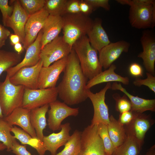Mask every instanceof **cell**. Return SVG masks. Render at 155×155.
Returning <instances> with one entry per match:
<instances>
[{
  "instance_id": "1",
  "label": "cell",
  "mask_w": 155,
  "mask_h": 155,
  "mask_svg": "<svg viewBox=\"0 0 155 155\" xmlns=\"http://www.w3.org/2000/svg\"><path fill=\"white\" fill-rule=\"evenodd\" d=\"M63 72L62 80L56 87L60 99L70 106L85 101L88 98L86 88L88 79L83 74L78 58L72 48Z\"/></svg>"
},
{
  "instance_id": "2",
  "label": "cell",
  "mask_w": 155,
  "mask_h": 155,
  "mask_svg": "<svg viewBox=\"0 0 155 155\" xmlns=\"http://www.w3.org/2000/svg\"><path fill=\"white\" fill-rule=\"evenodd\" d=\"M72 48L78 56L83 74L88 80L92 79L102 71L98 51L91 46L86 35L76 41Z\"/></svg>"
},
{
  "instance_id": "3",
  "label": "cell",
  "mask_w": 155,
  "mask_h": 155,
  "mask_svg": "<svg viewBox=\"0 0 155 155\" xmlns=\"http://www.w3.org/2000/svg\"><path fill=\"white\" fill-rule=\"evenodd\" d=\"M62 17L63 37L66 42L72 47L76 41L86 35L92 25L93 20L89 16L82 13L66 14Z\"/></svg>"
},
{
  "instance_id": "4",
  "label": "cell",
  "mask_w": 155,
  "mask_h": 155,
  "mask_svg": "<svg viewBox=\"0 0 155 155\" xmlns=\"http://www.w3.org/2000/svg\"><path fill=\"white\" fill-rule=\"evenodd\" d=\"M25 88L22 85L13 84L7 75L4 81H0V106L4 117L22 107Z\"/></svg>"
},
{
  "instance_id": "5",
  "label": "cell",
  "mask_w": 155,
  "mask_h": 155,
  "mask_svg": "<svg viewBox=\"0 0 155 155\" xmlns=\"http://www.w3.org/2000/svg\"><path fill=\"white\" fill-rule=\"evenodd\" d=\"M57 87L43 89L25 88L22 107L29 110L48 104L57 100Z\"/></svg>"
},
{
  "instance_id": "6",
  "label": "cell",
  "mask_w": 155,
  "mask_h": 155,
  "mask_svg": "<svg viewBox=\"0 0 155 155\" xmlns=\"http://www.w3.org/2000/svg\"><path fill=\"white\" fill-rule=\"evenodd\" d=\"M72 49L63 36H59L41 49L40 57L43 67H48L55 62L68 57Z\"/></svg>"
},
{
  "instance_id": "7",
  "label": "cell",
  "mask_w": 155,
  "mask_h": 155,
  "mask_svg": "<svg viewBox=\"0 0 155 155\" xmlns=\"http://www.w3.org/2000/svg\"><path fill=\"white\" fill-rule=\"evenodd\" d=\"M98 125H90L82 132L81 148L78 155H108L98 133Z\"/></svg>"
},
{
  "instance_id": "8",
  "label": "cell",
  "mask_w": 155,
  "mask_h": 155,
  "mask_svg": "<svg viewBox=\"0 0 155 155\" xmlns=\"http://www.w3.org/2000/svg\"><path fill=\"white\" fill-rule=\"evenodd\" d=\"M111 82L107 83L99 92L94 93L90 89L87 90L88 97L91 100L94 108V115L90 125L102 123L107 125L109 122L108 108L105 101L107 91L111 89Z\"/></svg>"
},
{
  "instance_id": "9",
  "label": "cell",
  "mask_w": 155,
  "mask_h": 155,
  "mask_svg": "<svg viewBox=\"0 0 155 155\" xmlns=\"http://www.w3.org/2000/svg\"><path fill=\"white\" fill-rule=\"evenodd\" d=\"M129 19L131 25L135 28H153L155 25V3L148 5L130 7Z\"/></svg>"
},
{
  "instance_id": "10",
  "label": "cell",
  "mask_w": 155,
  "mask_h": 155,
  "mask_svg": "<svg viewBox=\"0 0 155 155\" xmlns=\"http://www.w3.org/2000/svg\"><path fill=\"white\" fill-rule=\"evenodd\" d=\"M48 125L53 131L61 129V123L66 118L70 116L76 117L79 113V108H72L64 102L56 100L49 104Z\"/></svg>"
},
{
  "instance_id": "11",
  "label": "cell",
  "mask_w": 155,
  "mask_h": 155,
  "mask_svg": "<svg viewBox=\"0 0 155 155\" xmlns=\"http://www.w3.org/2000/svg\"><path fill=\"white\" fill-rule=\"evenodd\" d=\"M43 63L40 59L35 65L19 69L9 78L10 82L16 85H22L31 89H38V80Z\"/></svg>"
},
{
  "instance_id": "12",
  "label": "cell",
  "mask_w": 155,
  "mask_h": 155,
  "mask_svg": "<svg viewBox=\"0 0 155 155\" xmlns=\"http://www.w3.org/2000/svg\"><path fill=\"white\" fill-rule=\"evenodd\" d=\"M67 59V57L55 62L48 67H42L38 78V89L56 87L60 75L65 69Z\"/></svg>"
},
{
  "instance_id": "13",
  "label": "cell",
  "mask_w": 155,
  "mask_h": 155,
  "mask_svg": "<svg viewBox=\"0 0 155 155\" xmlns=\"http://www.w3.org/2000/svg\"><path fill=\"white\" fill-rule=\"evenodd\" d=\"M49 15L43 8L40 11L29 16L24 29L25 36L23 44L24 49L26 50L36 39Z\"/></svg>"
},
{
  "instance_id": "14",
  "label": "cell",
  "mask_w": 155,
  "mask_h": 155,
  "mask_svg": "<svg viewBox=\"0 0 155 155\" xmlns=\"http://www.w3.org/2000/svg\"><path fill=\"white\" fill-rule=\"evenodd\" d=\"M130 44L124 40L110 42L99 52L98 59L102 67L108 69L123 53L127 52Z\"/></svg>"
},
{
  "instance_id": "15",
  "label": "cell",
  "mask_w": 155,
  "mask_h": 155,
  "mask_svg": "<svg viewBox=\"0 0 155 155\" xmlns=\"http://www.w3.org/2000/svg\"><path fill=\"white\" fill-rule=\"evenodd\" d=\"M154 122L149 115L137 113L129 124L124 127L127 136L135 138L142 146L146 133Z\"/></svg>"
},
{
  "instance_id": "16",
  "label": "cell",
  "mask_w": 155,
  "mask_h": 155,
  "mask_svg": "<svg viewBox=\"0 0 155 155\" xmlns=\"http://www.w3.org/2000/svg\"><path fill=\"white\" fill-rule=\"evenodd\" d=\"M143 51L137 56L143 61V64L147 72L155 74V38L149 31H145L140 39Z\"/></svg>"
},
{
  "instance_id": "17",
  "label": "cell",
  "mask_w": 155,
  "mask_h": 155,
  "mask_svg": "<svg viewBox=\"0 0 155 155\" xmlns=\"http://www.w3.org/2000/svg\"><path fill=\"white\" fill-rule=\"evenodd\" d=\"M42 35L41 30L34 42L27 49L23 59L16 66L6 71L7 75L10 78L19 69L24 67H31L36 65L40 59L41 40Z\"/></svg>"
},
{
  "instance_id": "18",
  "label": "cell",
  "mask_w": 155,
  "mask_h": 155,
  "mask_svg": "<svg viewBox=\"0 0 155 155\" xmlns=\"http://www.w3.org/2000/svg\"><path fill=\"white\" fill-rule=\"evenodd\" d=\"M71 129L70 123H67L61 125L59 132L44 136L42 142L46 151H49L51 155H56L58 148L64 145L69 138Z\"/></svg>"
},
{
  "instance_id": "19",
  "label": "cell",
  "mask_w": 155,
  "mask_h": 155,
  "mask_svg": "<svg viewBox=\"0 0 155 155\" xmlns=\"http://www.w3.org/2000/svg\"><path fill=\"white\" fill-rule=\"evenodd\" d=\"M30 110L21 107L15 109L4 118L11 125L19 126L32 137L37 138L35 131L30 122Z\"/></svg>"
},
{
  "instance_id": "20",
  "label": "cell",
  "mask_w": 155,
  "mask_h": 155,
  "mask_svg": "<svg viewBox=\"0 0 155 155\" xmlns=\"http://www.w3.org/2000/svg\"><path fill=\"white\" fill-rule=\"evenodd\" d=\"M102 22L100 19L96 18L86 35L91 46L98 52L111 42Z\"/></svg>"
},
{
  "instance_id": "21",
  "label": "cell",
  "mask_w": 155,
  "mask_h": 155,
  "mask_svg": "<svg viewBox=\"0 0 155 155\" xmlns=\"http://www.w3.org/2000/svg\"><path fill=\"white\" fill-rule=\"evenodd\" d=\"M111 89L119 90L125 94L131 101V111L137 113H142L146 111H155V99H146L132 95L121 85L120 83L114 82Z\"/></svg>"
},
{
  "instance_id": "22",
  "label": "cell",
  "mask_w": 155,
  "mask_h": 155,
  "mask_svg": "<svg viewBox=\"0 0 155 155\" xmlns=\"http://www.w3.org/2000/svg\"><path fill=\"white\" fill-rule=\"evenodd\" d=\"M63 27L62 16L49 15L41 30V50L45 45L59 36Z\"/></svg>"
},
{
  "instance_id": "23",
  "label": "cell",
  "mask_w": 155,
  "mask_h": 155,
  "mask_svg": "<svg viewBox=\"0 0 155 155\" xmlns=\"http://www.w3.org/2000/svg\"><path fill=\"white\" fill-rule=\"evenodd\" d=\"M116 68V66L113 64L108 69L89 80L87 83L86 89H90L96 85L106 82H119L125 85H128L129 82V78L122 76L116 73L115 72Z\"/></svg>"
},
{
  "instance_id": "24",
  "label": "cell",
  "mask_w": 155,
  "mask_h": 155,
  "mask_svg": "<svg viewBox=\"0 0 155 155\" xmlns=\"http://www.w3.org/2000/svg\"><path fill=\"white\" fill-rule=\"evenodd\" d=\"M49 107L47 104L30 110L31 124L35 131L37 138L42 141L44 136L43 131L47 125L46 115Z\"/></svg>"
},
{
  "instance_id": "25",
  "label": "cell",
  "mask_w": 155,
  "mask_h": 155,
  "mask_svg": "<svg viewBox=\"0 0 155 155\" xmlns=\"http://www.w3.org/2000/svg\"><path fill=\"white\" fill-rule=\"evenodd\" d=\"M11 131L14 134L16 139L18 140L22 144L30 145L36 149L39 155H44L46 150L42 141L38 138L32 137L23 129L16 126L13 127Z\"/></svg>"
},
{
  "instance_id": "26",
  "label": "cell",
  "mask_w": 155,
  "mask_h": 155,
  "mask_svg": "<svg viewBox=\"0 0 155 155\" xmlns=\"http://www.w3.org/2000/svg\"><path fill=\"white\" fill-rule=\"evenodd\" d=\"M107 125L109 135L115 149L123 144L127 137L125 128L113 115L109 117Z\"/></svg>"
},
{
  "instance_id": "27",
  "label": "cell",
  "mask_w": 155,
  "mask_h": 155,
  "mask_svg": "<svg viewBox=\"0 0 155 155\" xmlns=\"http://www.w3.org/2000/svg\"><path fill=\"white\" fill-rule=\"evenodd\" d=\"M142 146L135 138L127 136L125 141L115 148L112 155H138Z\"/></svg>"
},
{
  "instance_id": "28",
  "label": "cell",
  "mask_w": 155,
  "mask_h": 155,
  "mask_svg": "<svg viewBox=\"0 0 155 155\" xmlns=\"http://www.w3.org/2000/svg\"><path fill=\"white\" fill-rule=\"evenodd\" d=\"M82 132L76 130L64 145L63 149L56 155H78L81 148Z\"/></svg>"
},
{
  "instance_id": "29",
  "label": "cell",
  "mask_w": 155,
  "mask_h": 155,
  "mask_svg": "<svg viewBox=\"0 0 155 155\" xmlns=\"http://www.w3.org/2000/svg\"><path fill=\"white\" fill-rule=\"evenodd\" d=\"M21 61L20 55L16 52L0 49V79L2 73L19 63Z\"/></svg>"
},
{
  "instance_id": "30",
  "label": "cell",
  "mask_w": 155,
  "mask_h": 155,
  "mask_svg": "<svg viewBox=\"0 0 155 155\" xmlns=\"http://www.w3.org/2000/svg\"><path fill=\"white\" fill-rule=\"evenodd\" d=\"M12 127L4 117H0V142L6 146L7 152L11 151L13 143L16 140L14 136L10 133Z\"/></svg>"
},
{
  "instance_id": "31",
  "label": "cell",
  "mask_w": 155,
  "mask_h": 155,
  "mask_svg": "<svg viewBox=\"0 0 155 155\" xmlns=\"http://www.w3.org/2000/svg\"><path fill=\"white\" fill-rule=\"evenodd\" d=\"M10 1L13 3L14 9L11 15L6 23L5 26L10 28L13 30L14 34L18 35L23 9L19 0H11Z\"/></svg>"
},
{
  "instance_id": "32",
  "label": "cell",
  "mask_w": 155,
  "mask_h": 155,
  "mask_svg": "<svg viewBox=\"0 0 155 155\" xmlns=\"http://www.w3.org/2000/svg\"><path fill=\"white\" fill-rule=\"evenodd\" d=\"M67 0H45L44 8L49 15L62 16L65 14Z\"/></svg>"
},
{
  "instance_id": "33",
  "label": "cell",
  "mask_w": 155,
  "mask_h": 155,
  "mask_svg": "<svg viewBox=\"0 0 155 155\" xmlns=\"http://www.w3.org/2000/svg\"><path fill=\"white\" fill-rule=\"evenodd\" d=\"M98 131L102 141L105 152L108 155H112L115 148L109 135L107 125L102 123L98 124Z\"/></svg>"
},
{
  "instance_id": "34",
  "label": "cell",
  "mask_w": 155,
  "mask_h": 155,
  "mask_svg": "<svg viewBox=\"0 0 155 155\" xmlns=\"http://www.w3.org/2000/svg\"><path fill=\"white\" fill-rule=\"evenodd\" d=\"M45 0H20L24 9L29 16L40 11L44 7Z\"/></svg>"
},
{
  "instance_id": "35",
  "label": "cell",
  "mask_w": 155,
  "mask_h": 155,
  "mask_svg": "<svg viewBox=\"0 0 155 155\" xmlns=\"http://www.w3.org/2000/svg\"><path fill=\"white\" fill-rule=\"evenodd\" d=\"M112 97L116 102V110L120 114L131 110V101L125 94L121 97L119 94L115 93L113 94Z\"/></svg>"
},
{
  "instance_id": "36",
  "label": "cell",
  "mask_w": 155,
  "mask_h": 155,
  "mask_svg": "<svg viewBox=\"0 0 155 155\" xmlns=\"http://www.w3.org/2000/svg\"><path fill=\"white\" fill-rule=\"evenodd\" d=\"M146 75L147 78L145 79L136 78L133 81V84L137 87L145 86L155 93V77L148 72L146 73Z\"/></svg>"
},
{
  "instance_id": "37",
  "label": "cell",
  "mask_w": 155,
  "mask_h": 155,
  "mask_svg": "<svg viewBox=\"0 0 155 155\" xmlns=\"http://www.w3.org/2000/svg\"><path fill=\"white\" fill-rule=\"evenodd\" d=\"M8 0H0V10L2 15L3 22L5 26L6 23L11 15L13 10V6L9 4Z\"/></svg>"
},
{
  "instance_id": "38",
  "label": "cell",
  "mask_w": 155,
  "mask_h": 155,
  "mask_svg": "<svg viewBox=\"0 0 155 155\" xmlns=\"http://www.w3.org/2000/svg\"><path fill=\"white\" fill-rule=\"evenodd\" d=\"M119 3L131 7H139L152 5L155 3L154 0H117Z\"/></svg>"
},
{
  "instance_id": "39",
  "label": "cell",
  "mask_w": 155,
  "mask_h": 155,
  "mask_svg": "<svg viewBox=\"0 0 155 155\" xmlns=\"http://www.w3.org/2000/svg\"><path fill=\"white\" fill-rule=\"evenodd\" d=\"M80 1L67 0L65 6L64 14H75L81 13L80 7Z\"/></svg>"
},
{
  "instance_id": "40",
  "label": "cell",
  "mask_w": 155,
  "mask_h": 155,
  "mask_svg": "<svg viewBox=\"0 0 155 155\" xmlns=\"http://www.w3.org/2000/svg\"><path fill=\"white\" fill-rule=\"evenodd\" d=\"M137 113L130 110L120 114L118 120L123 126L129 124L135 117Z\"/></svg>"
},
{
  "instance_id": "41",
  "label": "cell",
  "mask_w": 155,
  "mask_h": 155,
  "mask_svg": "<svg viewBox=\"0 0 155 155\" xmlns=\"http://www.w3.org/2000/svg\"><path fill=\"white\" fill-rule=\"evenodd\" d=\"M93 8L94 10L98 7H102L106 10L109 11L110 6L108 0H85Z\"/></svg>"
},
{
  "instance_id": "42",
  "label": "cell",
  "mask_w": 155,
  "mask_h": 155,
  "mask_svg": "<svg viewBox=\"0 0 155 155\" xmlns=\"http://www.w3.org/2000/svg\"><path fill=\"white\" fill-rule=\"evenodd\" d=\"M26 147V145H21L16 140L13 143L11 151L16 155H32Z\"/></svg>"
},
{
  "instance_id": "43",
  "label": "cell",
  "mask_w": 155,
  "mask_h": 155,
  "mask_svg": "<svg viewBox=\"0 0 155 155\" xmlns=\"http://www.w3.org/2000/svg\"><path fill=\"white\" fill-rule=\"evenodd\" d=\"M129 73L133 76L137 78L143 77V70L141 66L138 63H133L129 67Z\"/></svg>"
},
{
  "instance_id": "44",
  "label": "cell",
  "mask_w": 155,
  "mask_h": 155,
  "mask_svg": "<svg viewBox=\"0 0 155 155\" xmlns=\"http://www.w3.org/2000/svg\"><path fill=\"white\" fill-rule=\"evenodd\" d=\"M80 7L81 13L88 16L94 11L92 7L85 0L80 1Z\"/></svg>"
},
{
  "instance_id": "45",
  "label": "cell",
  "mask_w": 155,
  "mask_h": 155,
  "mask_svg": "<svg viewBox=\"0 0 155 155\" xmlns=\"http://www.w3.org/2000/svg\"><path fill=\"white\" fill-rule=\"evenodd\" d=\"M11 34L10 31L0 23V40L5 41Z\"/></svg>"
},
{
  "instance_id": "46",
  "label": "cell",
  "mask_w": 155,
  "mask_h": 155,
  "mask_svg": "<svg viewBox=\"0 0 155 155\" xmlns=\"http://www.w3.org/2000/svg\"><path fill=\"white\" fill-rule=\"evenodd\" d=\"M9 38L10 44L13 46L20 42V37L17 34H11L9 36Z\"/></svg>"
},
{
  "instance_id": "47",
  "label": "cell",
  "mask_w": 155,
  "mask_h": 155,
  "mask_svg": "<svg viewBox=\"0 0 155 155\" xmlns=\"http://www.w3.org/2000/svg\"><path fill=\"white\" fill-rule=\"evenodd\" d=\"M14 49L16 52L20 55L24 51V49L20 42L18 43L13 46Z\"/></svg>"
},
{
  "instance_id": "48",
  "label": "cell",
  "mask_w": 155,
  "mask_h": 155,
  "mask_svg": "<svg viewBox=\"0 0 155 155\" xmlns=\"http://www.w3.org/2000/svg\"><path fill=\"white\" fill-rule=\"evenodd\" d=\"M144 155H155V145L152 146Z\"/></svg>"
},
{
  "instance_id": "49",
  "label": "cell",
  "mask_w": 155,
  "mask_h": 155,
  "mask_svg": "<svg viewBox=\"0 0 155 155\" xmlns=\"http://www.w3.org/2000/svg\"><path fill=\"white\" fill-rule=\"evenodd\" d=\"M7 149L6 146L3 143L0 142V151H2Z\"/></svg>"
},
{
  "instance_id": "50",
  "label": "cell",
  "mask_w": 155,
  "mask_h": 155,
  "mask_svg": "<svg viewBox=\"0 0 155 155\" xmlns=\"http://www.w3.org/2000/svg\"><path fill=\"white\" fill-rule=\"evenodd\" d=\"M5 41L0 40V49L3 46L5 45Z\"/></svg>"
},
{
  "instance_id": "51",
  "label": "cell",
  "mask_w": 155,
  "mask_h": 155,
  "mask_svg": "<svg viewBox=\"0 0 155 155\" xmlns=\"http://www.w3.org/2000/svg\"><path fill=\"white\" fill-rule=\"evenodd\" d=\"M4 116L3 115L2 110L0 106V117H3Z\"/></svg>"
}]
</instances>
